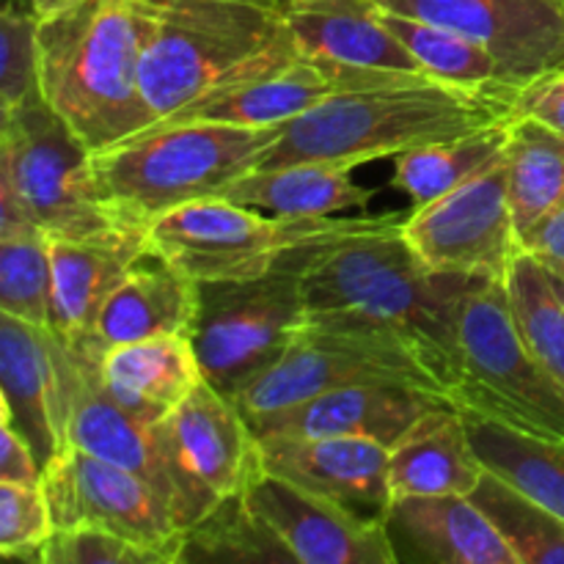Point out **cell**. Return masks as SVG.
Returning <instances> with one entry per match:
<instances>
[{"label":"cell","instance_id":"obj_26","mask_svg":"<svg viewBox=\"0 0 564 564\" xmlns=\"http://www.w3.org/2000/svg\"><path fill=\"white\" fill-rule=\"evenodd\" d=\"M485 471L488 468L474 452L466 416L446 402L391 449V505L408 496H471Z\"/></svg>","mask_w":564,"mask_h":564},{"label":"cell","instance_id":"obj_3","mask_svg":"<svg viewBox=\"0 0 564 564\" xmlns=\"http://www.w3.org/2000/svg\"><path fill=\"white\" fill-rule=\"evenodd\" d=\"M510 116L505 97L419 77L391 86L334 94L281 127L253 169L286 163H341L400 158L422 143L460 135Z\"/></svg>","mask_w":564,"mask_h":564},{"label":"cell","instance_id":"obj_32","mask_svg":"<svg viewBox=\"0 0 564 564\" xmlns=\"http://www.w3.org/2000/svg\"><path fill=\"white\" fill-rule=\"evenodd\" d=\"M505 286L529 350L564 391V297L554 273L521 248Z\"/></svg>","mask_w":564,"mask_h":564},{"label":"cell","instance_id":"obj_27","mask_svg":"<svg viewBox=\"0 0 564 564\" xmlns=\"http://www.w3.org/2000/svg\"><path fill=\"white\" fill-rule=\"evenodd\" d=\"M220 196L279 218H328L345 209H367L375 191L352 180L350 165L286 163L246 171Z\"/></svg>","mask_w":564,"mask_h":564},{"label":"cell","instance_id":"obj_35","mask_svg":"<svg viewBox=\"0 0 564 564\" xmlns=\"http://www.w3.org/2000/svg\"><path fill=\"white\" fill-rule=\"evenodd\" d=\"M0 314L36 328L53 323V257L44 231L0 240Z\"/></svg>","mask_w":564,"mask_h":564},{"label":"cell","instance_id":"obj_24","mask_svg":"<svg viewBox=\"0 0 564 564\" xmlns=\"http://www.w3.org/2000/svg\"><path fill=\"white\" fill-rule=\"evenodd\" d=\"M394 545L441 564H518L499 529L471 496H408L391 505Z\"/></svg>","mask_w":564,"mask_h":564},{"label":"cell","instance_id":"obj_18","mask_svg":"<svg viewBox=\"0 0 564 564\" xmlns=\"http://www.w3.org/2000/svg\"><path fill=\"white\" fill-rule=\"evenodd\" d=\"M446 405L444 397L411 383H356L323 391L301 405L248 419L257 435L292 438H367L394 449L427 413Z\"/></svg>","mask_w":564,"mask_h":564},{"label":"cell","instance_id":"obj_42","mask_svg":"<svg viewBox=\"0 0 564 564\" xmlns=\"http://www.w3.org/2000/svg\"><path fill=\"white\" fill-rule=\"evenodd\" d=\"M31 9L36 11L39 17H50V14H58V11L69 9V6L80 3V0H28Z\"/></svg>","mask_w":564,"mask_h":564},{"label":"cell","instance_id":"obj_22","mask_svg":"<svg viewBox=\"0 0 564 564\" xmlns=\"http://www.w3.org/2000/svg\"><path fill=\"white\" fill-rule=\"evenodd\" d=\"M147 248V235H121L110 240L50 237V257H53L50 330L72 347L91 345L105 301Z\"/></svg>","mask_w":564,"mask_h":564},{"label":"cell","instance_id":"obj_34","mask_svg":"<svg viewBox=\"0 0 564 564\" xmlns=\"http://www.w3.org/2000/svg\"><path fill=\"white\" fill-rule=\"evenodd\" d=\"M471 499L516 551L518 564L564 562V521L549 507L512 488L494 471H485Z\"/></svg>","mask_w":564,"mask_h":564},{"label":"cell","instance_id":"obj_4","mask_svg":"<svg viewBox=\"0 0 564 564\" xmlns=\"http://www.w3.org/2000/svg\"><path fill=\"white\" fill-rule=\"evenodd\" d=\"M141 83L154 124L193 99L297 53L286 0H141ZM152 124V127H154Z\"/></svg>","mask_w":564,"mask_h":564},{"label":"cell","instance_id":"obj_1","mask_svg":"<svg viewBox=\"0 0 564 564\" xmlns=\"http://www.w3.org/2000/svg\"><path fill=\"white\" fill-rule=\"evenodd\" d=\"M474 279L427 268L408 242L402 220L380 215L364 229L303 248V323L361 325L400 336L433 367L449 402L457 306Z\"/></svg>","mask_w":564,"mask_h":564},{"label":"cell","instance_id":"obj_37","mask_svg":"<svg viewBox=\"0 0 564 564\" xmlns=\"http://www.w3.org/2000/svg\"><path fill=\"white\" fill-rule=\"evenodd\" d=\"M53 534V510L42 485L0 479V554L39 562Z\"/></svg>","mask_w":564,"mask_h":564},{"label":"cell","instance_id":"obj_41","mask_svg":"<svg viewBox=\"0 0 564 564\" xmlns=\"http://www.w3.org/2000/svg\"><path fill=\"white\" fill-rule=\"evenodd\" d=\"M521 248L564 281V198L521 237Z\"/></svg>","mask_w":564,"mask_h":564},{"label":"cell","instance_id":"obj_11","mask_svg":"<svg viewBox=\"0 0 564 564\" xmlns=\"http://www.w3.org/2000/svg\"><path fill=\"white\" fill-rule=\"evenodd\" d=\"M176 490V518L191 529L218 501L242 494L262 471L259 441L246 413L207 378L158 424Z\"/></svg>","mask_w":564,"mask_h":564},{"label":"cell","instance_id":"obj_12","mask_svg":"<svg viewBox=\"0 0 564 564\" xmlns=\"http://www.w3.org/2000/svg\"><path fill=\"white\" fill-rule=\"evenodd\" d=\"M42 488L55 529H108L160 551L169 564H182L185 529L169 501L138 474L64 446L44 468Z\"/></svg>","mask_w":564,"mask_h":564},{"label":"cell","instance_id":"obj_5","mask_svg":"<svg viewBox=\"0 0 564 564\" xmlns=\"http://www.w3.org/2000/svg\"><path fill=\"white\" fill-rule=\"evenodd\" d=\"M281 127L182 121L149 127L141 135L91 152L99 198L124 231L147 226L169 209L220 196L229 182L253 169Z\"/></svg>","mask_w":564,"mask_h":564},{"label":"cell","instance_id":"obj_38","mask_svg":"<svg viewBox=\"0 0 564 564\" xmlns=\"http://www.w3.org/2000/svg\"><path fill=\"white\" fill-rule=\"evenodd\" d=\"M42 564H169L160 551L108 529H55L42 551Z\"/></svg>","mask_w":564,"mask_h":564},{"label":"cell","instance_id":"obj_43","mask_svg":"<svg viewBox=\"0 0 564 564\" xmlns=\"http://www.w3.org/2000/svg\"><path fill=\"white\" fill-rule=\"evenodd\" d=\"M554 279H556V275H554ZM556 284H560V290H562V297H564V281H562V279H556Z\"/></svg>","mask_w":564,"mask_h":564},{"label":"cell","instance_id":"obj_7","mask_svg":"<svg viewBox=\"0 0 564 564\" xmlns=\"http://www.w3.org/2000/svg\"><path fill=\"white\" fill-rule=\"evenodd\" d=\"M0 187L47 237L110 240L124 231L99 198L91 149L42 97L6 110L0 124Z\"/></svg>","mask_w":564,"mask_h":564},{"label":"cell","instance_id":"obj_39","mask_svg":"<svg viewBox=\"0 0 564 564\" xmlns=\"http://www.w3.org/2000/svg\"><path fill=\"white\" fill-rule=\"evenodd\" d=\"M510 116L538 121L564 135V64L534 75L510 91Z\"/></svg>","mask_w":564,"mask_h":564},{"label":"cell","instance_id":"obj_9","mask_svg":"<svg viewBox=\"0 0 564 564\" xmlns=\"http://www.w3.org/2000/svg\"><path fill=\"white\" fill-rule=\"evenodd\" d=\"M356 383H411L444 397L433 367L400 336L361 325L303 323L290 347L242 386L235 402L253 419Z\"/></svg>","mask_w":564,"mask_h":564},{"label":"cell","instance_id":"obj_10","mask_svg":"<svg viewBox=\"0 0 564 564\" xmlns=\"http://www.w3.org/2000/svg\"><path fill=\"white\" fill-rule=\"evenodd\" d=\"M303 248L286 253L259 279L198 284L193 347L204 378L231 400L242 386L264 372L301 330L306 317L301 295Z\"/></svg>","mask_w":564,"mask_h":564},{"label":"cell","instance_id":"obj_21","mask_svg":"<svg viewBox=\"0 0 564 564\" xmlns=\"http://www.w3.org/2000/svg\"><path fill=\"white\" fill-rule=\"evenodd\" d=\"M284 20L297 50L314 58L430 77L386 28L375 0H290Z\"/></svg>","mask_w":564,"mask_h":564},{"label":"cell","instance_id":"obj_15","mask_svg":"<svg viewBox=\"0 0 564 564\" xmlns=\"http://www.w3.org/2000/svg\"><path fill=\"white\" fill-rule=\"evenodd\" d=\"M55 347L61 369V449L77 446L88 455L138 474L169 501L176 516L174 479L165 463L158 427H149L124 411L105 389L97 347H72L58 336Z\"/></svg>","mask_w":564,"mask_h":564},{"label":"cell","instance_id":"obj_29","mask_svg":"<svg viewBox=\"0 0 564 564\" xmlns=\"http://www.w3.org/2000/svg\"><path fill=\"white\" fill-rule=\"evenodd\" d=\"M463 416L482 466L564 521V438L523 433L471 413Z\"/></svg>","mask_w":564,"mask_h":564},{"label":"cell","instance_id":"obj_36","mask_svg":"<svg viewBox=\"0 0 564 564\" xmlns=\"http://www.w3.org/2000/svg\"><path fill=\"white\" fill-rule=\"evenodd\" d=\"M42 17L6 3L0 14V110L42 97V55H39Z\"/></svg>","mask_w":564,"mask_h":564},{"label":"cell","instance_id":"obj_40","mask_svg":"<svg viewBox=\"0 0 564 564\" xmlns=\"http://www.w3.org/2000/svg\"><path fill=\"white\" fill-rule=\"evenodd\" d=\"M44 468L20 430L11 422V413L0 408V479L25 485H42Z\"/></svg>","mask_w":564,"mask_h":564},{"label":"cell","instance_id":"obj_17","mask_svg":"<svg viewBox=\"0 0 564 564\" xmlns=\"http://www.w3.org/2000/svg\"><path fill=\"white\" fill-rule=\"evenodd\" d=\"M397 14L474 39L499 61L512 88L564 64V0H375Z\"/></svg>","mask_w":564,"mask_h":564},{"label":"cell","instance_id":"obj_31","mask_svg":"<svg viewBox=\"0 0 564 564\" xmlns=\"http://www.w3.org/2000/svg\"><path fill=\"white\" fill-rule=\"evenodd\" d=\"M507 185L518 237H523L564 198V135L538 121L512 116Z\"/></svg>","mask_w":564,"mask_h":564},{"label":"cell","instance_id":"obj_13","mask_svg":"<svg viewBox=\"0 0 564 564\" xmlns=\"http://www.w3.org/2000/svg\"><path fill=\"white\" fill-rule=\"evenodd\" d=\"M408 242L427 268L441 273L505 281L521 253L507 185V154L482 174L402 220Z\"/></svg>","mask_w":564,"mask_h":564},{"label":"cell","instance_id":"obj_14","mask_svg":"<svg viewBox=\"0 0 564 564\" xmlns=\"http://www.w3.org/2000/svg\"><path fill=\"white\" fill-rule=\"evenodd\" d=\"M419 77L424 75L364 69V66L339 64V61L314 58V55L297 50L286 58L259 66L248 75L193 99L191 105H185L158 124L220 121V124L240 127H279L297 119L334 94L391 86V83H408L419 80Z\"/></svg>","mask_w":564,"mask_h":564},{"label":"cell","instance_id":"obj_23","mask_svg":"<svg viewBox=\"0 0 564 564\" xmlns=\"http://www.w3.org/2000/svg\"><path fill=\"white\" fill-rule=\"evenodd\" d=\"M196 314V281L147 248L105 301L91 347L108 350L158 336L193 334Z\"/></svg>","mask_w":564,"mask_h":564},{"label":"cell","instance_id":"obj_33","mask_svg":"<svg viewBox=\"0 0 564 564\" xmlns=\"http://www.w3.org/2000/svg\"><path fill=\"white\" fill-rule=\"evenodd\" d=\"M185 562L270 564L292 560L273 532L253 516L242 494H237L218 501L187 529L182 551V564Z\"/></svg>","mask_w":564,"mask_h":564},{"label":"cell","instance_id":"obj_16","mask_svg":"<svg viewBox=\"0 0 564 564\" xmlns=\"http://www.w3.org/2000/svg\"><path fill=\"white\" fill-rule=\"evenodd\" d=\"M242 499L297 564H394L400 560L389 521L358 516L290 479L259 471L242 490Z\"/></svg>","mask_w":564,"mask_h":564},{"label":"cell","instance_id":"obj_28","mask_svg":"<svg viewBox=\"0 0 564 564\" xmlns=\"http://www.w3.org/2000/svg\"><path fill=\"white\" fill-rule=\"evenodd\" d=\"M510 132L512 116H501L460 135L422 143L394 158V187L411 198L413 207H424L499 163L507 154Z\"/></svg>","mask_w":564,"mask_h":564},{"label":"cell","instance_id":"obj_19","mask_svg":"<svg viewBox=\"0 0 564 564\" xmlns=\"http://www.w3.org/2000/svg\"><path fill=\"white\" fill-rule=\"evenodd\" d=\"M262 471L301 485L312 494L339 501L358 516L386 521L391 510L389 455L367 438H292L257 435Z\"/></svg>","mask_w":564,"mask_h":564},{"label":"cell","instance_id":"obj_44","mask_svg":"<svg viewBox=\"0 0 564 564\" xmlns=\"http://www.w3.org/2000/svg\"><path fill=\"white\" fill-rule=\"evenodd\" d=\"M286 3H290V0H286Z\"/></svg>","mask_w":564,"mask_h":564},{"label":"cell","instance_id":"obj_25","mask_svg":"<svg viewBox=\"0 0 564 564\" xmlns=\"http://www.w3.org/2000/svg\"><path fill=\"white\" fill-rule=\"evenodd\" d=\"M99 375L113 400L149 427L165 422L204 380L191 334L99 350Z\"/></svg>","mask_w":564,"mask_h":564},{"label":"cell","instance_id":"obj_6","mask_svg":"<svg viewBox=\"0 0 564 564\" xmlns=\"http://www.w3.org/2000/svg\"><path fill=\"white\" fill-rule=\"evenodd\" d=\"M449 402L523 433L564 438V391L529 350L505 281L474 279L460 297Z\"/></svg>","mask_w":564,"mask_h":564},{"label":"cell","instance_id":"obj_8","mask_svg":"<svg viewBox=\"0 0 564 564\" xmlns=\"http://www.w3.org/2000/svg\"><path fill=\"white\" fill-rule=\"evenodd\" d=\"M372 218H279L226 196L169 209L147 226V246L196 284L248 281L270 273L286 253L364 229Z\"/></svg>","mask_w":564,"mask_h":564},{"label":"cell","instance_id":"obj_20","mask_svg":"<svg viewBox=\"0 0 564 564\" xmlns=\"http://www.w3.org/2000/svg\"><path fill=\"white\" fill-rule=\"evenodd\" d=\"M0 408L42 468L61 452V369L50 328L0 314Z\"/></svg>","mask_w":564,"mask_h":564},{"label":"cell","instance_id":"obj_30","mask_svg":"<svg viewBox=\"0 0 564 564\" xmlns=\"http://www.w3.org/2000/svg\"><path fill=\"white\" fill-rule=\"evenodd\" d=\"M380 20L405 44L408 53L422 64V69L433 80L466 88V91L496 94V97H505L510 102L512 86L505 80L499 61L488 47L463 36V33L449 31V28L397 14L383 6H380Z\"/></svg>","mask_w":564,"mask_h":564},{"label":"cell","instance_id":"obj_2","mask_svg":"<svg viewBox=\"0 0 564 564\" xmlns=\"http://www.w3.org/2000/svg\"><path fill=\"white\" fill-rule=\"evenodd\" d=\"M147 22L141 0H80L42 17L44 99L91 152L154 124L141 83Z\"/></svg>","mask_w":564,"mask_h":564}]
</instances>
